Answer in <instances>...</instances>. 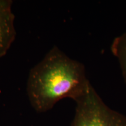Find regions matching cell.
Instances as JSON below:
<instances>
[{"mask_svg":"<svg viewBox=\"0 0 126 126\" xmlns=\"http://www.w3.org/2000/svg\"><path fill=\"white\" fill-rule=\"evenodd\" d=\"M89 82L82 63L54 46L30 71L26 92L32 108L45 113L63 99L75 100Z\"/></svg>","mask_w":126,"mask_h":126,"instance_id":"6da1fadb","label":"cell"},{"mask_svg":"<svg viewBox=\"0 0 126 126\" xmlns=\"http://www.w3.org/2000/svg\"><path fill=\"white\" fill-rule=\"evenodd\" d=\"M74 101L71 126H126V116L109 108L90 82Z\"/></svg>","mask_w":126,"mask_h":126,"instance_id":"7a4b0ae2","label":"cell"},{"mask_svg":"<svg viewBox=\"0 0 126 126\" xmlns=\"http://www.w3.org/2000/svg\"><path fill=\"white\" fill-rule=\"evenodd\" d=\"M12 5L10 0H0V58L7 54L15 39Z\"/></svg>","mask_w":126,"mask_h":126,"instance_id":"3957f363","label":"cell"},{"mask_svg":"<svg viewBox=\"0 0 126 126\" xmlns=\"http://www.w3.org/2000/svg\"><path fill=\"white\" fill-rule=\"evenodd\" d=\"M111 51L119 61L126 84V32L113 40L111 45Z\"/></svg>","mask_w":126,"mask_h":126,"instance_id":"277c9868","label":"cell"}]
</instances>
